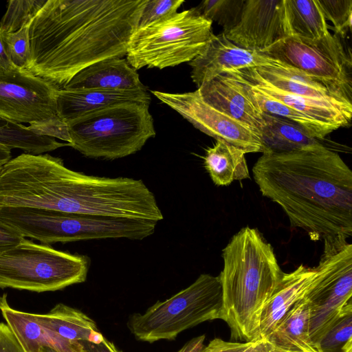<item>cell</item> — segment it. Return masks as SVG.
Listing matches in <instances>:
<instances>
[{
    "label": "cell",
    "instance_id": "4316f807",
    "mask_svg": "<svg viewBox=\"0 0 352 352\" xmlns=\"http://www.w3.org/2000/svg\"><path fill=\"white\" fill-rule=\"evenodd\" d=\"M318 349L320 352H352V302L343 309L322 337Z\"/></svg>",
    "mask_w": 352,
    "mask_h": 352
},
{
    "label": "cell",
    "instance_id": "e575fe53",
    "mask_svg": "<svg viewBox=\"0 0 352 352\" xmlns=\"http://www.w3.org/2000/svg\"><path fill=\"white\" fill-rule=\"evenodd\" d=\"M23 238L19 231L0 219V251L17 244Z\"/></svg>",
    "mask_w": 352,
    "mask_h": 352
},
{
    "label": "cell",
    "instance_id": "ffe728a7",
    "mask_svg": "<svg viewBox=\"0 0 352 352\" xmlns=\"http://www.w3.org/2000/svg\"><path fill=\"white\" fill-rule=\"evenodd\" d=\"M309 305L302 297L289 309L265 340L278 352L319 351L309 336Z\"/></svg>",
    "mask_w": 352,
    "mask_h": 352
},
{
    "label": "cell",
    "instance_id": "8992f818",
    "mask_svg": "<svg viewBox=\"0 0 352 352\" xmlns=\"http://www.w3.org/2000/svg\"><path fill=\"white\" fill-rule=\"evenodd\" d=\"M212 24L192 8L137 28L129 40L126 59L135 70L189 63L213 36Z\"/></svg>",
    "mask_w": 352,
    "mask_h": 352
},
{
    "label": "cell",
    "instance_id": "f35d334b",
    "mask_svg": "<svg viewBox=\"0 0 352 352\" xmlns=\"http://www.w3.org/2000/svg\"><path fill=\"white\" fill-rule=\"evenodd\" d=\"M12 158L11 148L0 144V173Z\"/></svg>",
    "mask_w": 352,
    "mask_h": 352
},
{
    "label": "cell",
    "instance_id": "d590c367",
    "mask_svg": "<svg viewBox=\"0 0 352 352\" xmlns=\"http://www.w3.org/2000/svg\"><path fill=\"white\" fill-rule=\"evenodd\" d=\"M83 346V352H122L105 337L99 343L80 342Z\"/></svg>",
    "mask_w": 352,
    "mask_h": 352
},
{
    "label": "cell",
    "instance_id": "3957f363",
    "mask_svg": "<svg viewBox=\"0 0 352 352\" xmlns=\"http://www.w3.org/2000/svg\"><path fill=\"white\" fill-rule=\"evenodd\" d=\"M222 258L221 320L228 325L232 339L256 341L263 309L284 272L272 245L250 226L233 235Z\"/></svg>",
    "mask_w": 352,
    "mask_h": 352
},
{
    "label": "cell",
    "instance_id": "4dcf8cb0",
    "mask_svg": "<svg viewBox=\"0 0 352 352\" xmlns=\"http://www.w3.org/2000/svg\"><path fill=\"white\" fill-rule=\"evenodd\" d=\"M29 26L30 24L15 32L2 34L8 56L19 69H25L30 58Z\"/></svg>",
    "mask_w": 352,
    "mask_h": 352
},
{
    "label": "cell",
    "instance_id": "7c38bea8",
    "mask_svg": "<svg viewBox=\"0 0 352 352\" xmlns=\"http://www.w3.org/2000/svg\"><path fill=\"white\" fill-rule=\"evenodd\" d=\"M57 90L26 69H0V116L30 125L58 118Z\"/></svg>",
    "mask_w": 352,
    "mask_h": 352
},
{
    "label": "cell",
    "instance_id": "8fae6325",
    "mask_svg": "<svg viewBox=\"0 0 352 352\" xmlns=\"http://www.w3.org/2000/svg\"><path fill=\"white\" fill-rule=\"evenodd\" d=\"M158 100L179 113L196 129L243 150L245 154L264 153L261 135L249 126L206 102L197 89L186 93L151 91Z\"/></svg>",
    "mask_w": 352,
    "mask_h": 352
},
{
    "label": "cell",
    "instance_id": "7a4b0ae2",
    "mask_svg": "<svg viewBox=\"0 0 352 352\" xmlns=\"http://www.w3.org/2000/svg\"><path fill=\"white\" fill-rule=\"evenodd\" d=\"M261 194L277 204L293 228L313 241L352 236V171L321 143L287 151H266L252 167Z\"/></svg>",
    "mask_w": 352,
    "mask_h": 352
},
{
    "label": "cell",
    "instance_id": "ab89813d",
    "mask_svg": "<svg viewBox=\"0 0 352 352\" xmlns=\"http://www.w3.org/2000/svg\"><path fill=\"white\" fill-rule=\"evenodd\" d=\"M40 352H58L54 349L48 346H43L41 347Z\"/></svg>",
    "mask_w": 352,
    "mask_h": 352
},
{
    "label": "cell",
    "instance_id": "5b68a950",
    "mask_svg": "<svg viewBox=\"0 0 352 352\" xmlns=\"http://www.w3.org/2000/svg\"><path fill=\"white\" fill-rule=\"evenodd\" d=\"M0 219L24 238L46 245L106 239L142 240L154 233L157 223L23 207L0 208Z\"/></svg>",
    "mask_w": 352,
    "mask_h": 352
},
{
    "label": "cell",
    "instance_id": "ba28073f",
    "mask_svg": "<svg viewBox=\"0 0 352 352\" xmlns=\"http://www.w3.org/2000/svg\"><path fill=\"white\" fill-rule=\"evenodd\" d=\"M85 256L58 250L23 238L0 251V288L54 292L86 280Z\"/></svg>",
    "mask_w": 352,
    "mask_h": 352
},
{
    "label": "cell",
    "instance_id": "f1b7e54d",
    "mask_svg": "<svg viewBox=\"0 0 352 352\" xmlns=\"http://www.w3.org/2000/svg\"><path fill=\"white\" fill-rule=\"evenodd\" d=\"M45 0H10L0 21L2 34L15 32L30 23Z\"/></svg>",
    "mask_w": 352,
    "mask_h": 352
},
{
    "label": "cell",
    "instance_id": "cb8c5ba5",
    "mask_svg": "<svg viewBox=\"0 0 352 352\" xmlns=\"http://www.w3.org/2000/svg\"><path fill=\"white\" fill-rule=\"evenodd\" d=\"M261 137L265 152H287L320 143L298 124L263 112Z\"/></svg>",
    "mask_w": 352,
    "mask_h": 352
},
{
    "label": "cell",
    "instance_id": "30bf717a",
    "mask_svg": "<svg viewBox=\"0 0 352 352\" xmlns=\"http://www.w3.org/2000/svg\"><path fill=\"white\" fill-rule=\"evenodd\" d=\"M261 53L305 72L351 102V62L338 35L315 42L288 36Z\"/></svg>",
    "mask_w": 352,
    "mask_h": 352
},
{
    "label": "cell",
    "instance_id": "44dd1931",
    "mask_svg": "<svg viewBox=\"0 0 352 352\" xmlns=\"http://www.w3.org/2000/svg\"><path fill=\"white\" fill-rule=\"evenodd\" d=\"M45 329L71 342L99 343L104 336L96 323L81 311L58 303L46 314H34Z\"/></svg>",
    "mask_w": 352,
    "mask_h": 352
},
{
    "label": "cell",
    "instance_id": "d4e9b609",
    "mask_svg": "<svg viewBox=\"0 0 352 352\" xmlns=\"http://www.w3.org/2000/svg\"><path fill=\"white\" fill-rule=\"evenodd\" d=\"M231 72L246 85L251 96L263 112L279 116L298 124L318 140H324L327 135L333 131V129L324 124L294 111L255 83L244 78L234 72Z\"/></svg>",
    "mask_w": 352,
    "mask_h": 352
},
{
    "label": "cell",
    "instance_id": "2e32d148",
    "mask_svg": "<svg viewBox=\"0 0 352 352\" xmlns=\"http://www.w3.org/2000/svg\"><path fill=\"white\" fill-rule=\"evenodd\" d=\"M127 102L150 104L147 90L58 89L56 111L66 124L87 113Z\"/></svg>",
    "mask_w": 352,
    "mask_h": 352
},
{
    "label": "cell",
    "instance_id": "d6986e66",
    "mask_svg": "<svg viewBox=\"0 0 352 352\" xmlns=\"http://www.w3.org/2000/svg\"><path fill=\"white\" fill-rule=\"evenodd\" d=\"M315 275L314 267L303 264L289 273L284 272L279 285L263 309L258 340L266 338L289 309L303 297Z\"/></svg>",
    "mask_w": 352,
    "mask_h": 352
},
{
    "label": "cell",
    "instance_id": "836d02e7",
    "mask_svg": "<svg viewBox=\"0 0 352 352\" xmlns=\"http://www.w3.org/2000/svg\"><path fill=\"white\" fill-rule=\"evenodd\" d=\"M0 352H24L10 329L0 322Z\"/></svg>",
    "mask_w": 352,
    "mask_h": 352
},
{
    "label": "cell",
    "instance_id": "f546056e",
    "mask_svg": "<svg viewBox=\"0 0 352 352\" xmlns=\"http://www.w3.org/2000/svg\"><path fill=\"white\" fill-rule=\"evenodd\" d=\"M326 21H330L336 34L345 36L351 28V0H316Z\"/></svg>",
    "mask_w": 352,
    "mask_h": 352
},
{
    "label": "cell",
    "instance_id": "ac0fdd59",
    "mask_svg": "<svg viewBox=\"0 0 352 352\" xmlns=\"http://www.w3.org/2000/svg\"><path fill=\"white\" fill-rule=\"evenodd\" d=\"M241 71L292 95L352 103L338 97L321 82L305 72L274 58L273 62L269 65L245 69Z\"/></svg>",
    "mask_w": 352,
    "mask_h": 352
},
{
    "label": "cell",
    "instance_id": "60d3db41",
    "mask_svg": "<svg viewBox=\"0 0 352 352\" xmlns=\"http://www.w3.org/2000/svg\"><path fill=\"white\" fill-rule=\"evenodd\" d=\"M315 352H320V351H315Z\"/></svg>",
    "mask_w": 352,
    "mask_h": 352
},
{
    "label": "cell",
    "instance_id": "4fadbf2b",
    "mask_svg": "<svg viewBox=\"0 0 352 352\" xmlns=\"http://www.w3.org/2000/svg\"><path fill=\"white\" fill-rule=\"evenodd\" d=\"M223 33L238 46L262 52L288 37L283 0H245L239 21Z\"/></svg>",
    "mask_w": 352,
    "mask_h": 352
},
{
    "label": "cell",
    "instance_id": "52a82bcc",
    "mask_svg": "<svg viewBox=\"0 0 352 352\" xmlns=\"http://www.w3.org/2000/svg\"><path fill=\"white\" fill-rule=\"evenodd\" d=\"M222 302L219 276L201 274L188 287L164 301H157L144 313L130 315L126 326L142 342L173 340L188 329L221 319Z\"/></svg>",
    "mask_w": 352,
    "mask_h": 352
},
{
    "label": "cell",
    "instance_id": "74e56055",
    "mask_svg": "<svg viewBox=\"0 0 352 352\" xmlns=\"http://www.w3.org/2000/svg\"><path fill=\"white\" fill-rule=\"evenodd\" d=\"M16 69H18V67L14 65L8 56L2 33L0 30V69L12 71Z\"/></svg>",
    "mask_w": 352,
    "mask_h": 352
},
{
    "label": "cell",
    "instance_id": "6da1fadb",
    "mask_svg": "<svg viewBox=\"0 0 352 352\" xmlns=\"http://www.w3.org/2000/svg\"><path fill=\"white\" fill-rule=\"evenodd\" d=\"M146 0H47L29 26L26 70L63 88L83 69L126 56Z\"/></svg>",
    "mask_w": 352,
    "mask_h": 352
},
{
    "label": "cell",
    "instance_id": "9c48e42d",
    "mask_svg": "<svg viewBox=\"0 0 352 352\" xmlns=\"http://www.w3.org/2000/svg\"><path fill=\"white\" fill-rule=\"evenodd\" d=\"M322 241L315 277L303 296L309 307V336L317 349L322 337L352 297V244L340 235Z\"/></svg>",
    "mask_w": 352,
    "mask_h": 352
},
{
    "label": "cell",
    "instance_id": "d6a6232c",
    "mask_svg": "<svg viewBox=\"0 0 352 352\" xmlns=\"http://www.w3.org/2000/svg\"><path fill=\"white\" fill-rule=\"evenodd\" d=\"M252 342L225 341L217 338L212 340L206 346L203 348L201 352H243Z\"/></svg>",
    "mask_w": 352,
    "mask_h": 352
},
{
    "label": "cell",
    "instance_id": "1f68e13d",
    "mask_svg": "<svg viewBox=\"0 0 352 352\" xmlns=\"http://www.w3.org/2000/svg\"><path fill=\"white\" fill-rule=\"evenodd\" d=\"M183 0H146L140 14L138 28L164 19L177 12Z\"/></svg>",
    "mask_w": 352,
    "mask_h": 352
},
{
    "label": "cell",
    "instance_id": "484cf974",
    "mask_svg": "<svg viewBox=\"0 0 352 352\" xmlns=\"http://www.w3.org/2000/svg\"><path fill=\"white\" fill-rule=\"evenodd\" d=\"M0 144L19 148L26 153L43 154L60 147L69 146L56 139L34 133L29 126L0 116Z\"/></svg>",
    "mask_w": 352,
    "mask_h": 352
},
{
    "label": "cell",
    "instance_id": "e0dca14e",
    "mask_svg": "<svg viewBox=\"0 0 352 352\" xmlns=\"http://www.w3.org/2000/svg\"><path fill=\"white\" fill-rule=\"evenodd\" d=\"M62 89L147 90L139 74L124 58H111L83 69Z\"/></svg>",
    "mask_w": 352,
    "mask_h": 352
},
{
    "label": "cell",
    "instance_id": "603a6c76",
    "mask_svg": "<svg viewBox=\"0 0 352 352\" xmlns=\"http://www.w3.org/2000/svg\"><path fill=\"white\" fill-rule=\"evenodd\" d=\"M241 148L221 140H216L206 151L204 167L216 186H228L234 180L250 179V172Z\"/></svg>",
    "mask_w": 352,
    "mask_h": 352
},
{
    "label": "cell",
    "instance_id": "277c9868",
    "mask_svg": "<svg viewBox=\"0 0 352 352\" xmlns=\"http://www.w3.org/2000/svg\"><path fill=\"white\" fill-rule=\"evenodd\" d=\"M149 104L127 102L87 113L67 124L69 146L90 158L135 153L155 136Z\"/></svg>",
    "mask_w": 352,
    "mask_h": 352
},
{
    "label": "cell",
    "instance_id": "83f0119b",
    "mask_svg": "<svg viewBox=\"0 0 352 352\" xmlns=\"http://www.w3.org/2000/svg\"><path fill=\"white\" fill-rule=\"evenodd\" d=\"M245 0H205L195 9L202 16L223 28L232 29L239 21Z\"/></svg>",
    "mask_w": 352,
    "mask_h": 352
},
{
    "label": "cell",
    "instance_id": "9a60e30c",
    "mask_svg": "<svg viewBox=\"0 0 352 352\" xmlns=\"http://www.w3.org/2000/svg\"><path fill=\"white\" fill-rule=\"evenodd\" d=\"M197 91L206 102L249 126L261 135L264 125L263 112L246 85L234 74H221L202 84Z\"/></svg>",
    "mask_w": 352,
    "mask_h": 352
},
{
    "label": "cell",
    "instance_id": "8d00e7d4",
    "mask_svg": "<svg viewBox=\"0 0 352 352\" xmlns=\"http://www.w3.org/2000/svg\"><path fill=\"white\" fill-rule=\"evenodd\" d=\"M205 335L199 336L188 341L177 352H201L204 347Z\"/></svg>",
    "mask_w": 352,
    "mask_h": 352
},
{
    "label": "cell",
    "instance_id": "5bb4252c",
    "mask_svg": "<svg viewBox=\"0 0 352 352\" xmlns=\"http://www.w3.org/2000/svg\"><path fill=\"white\" fill-rule=\"evenodd\" d=\"M273 58L245 50L230 41L222 32L211 38L204 50L189 62L191 78L197 87L231 72L266 66Z\"/></svg>",
    "mask_w": 352,
    "mask_h": 352
},
{
    "label": "cell",
    "instance_id": "7402d4cb",
    "mask_svg": "<svg viewBox=\"0 0 352 352\" xmlns=\"http://www.w3.org/2000/svg\"><path fill=\"white\" fill-rule=\"evenodd\" d=\"M283 2L288 36L315 42L331 34L316 0H283Z\"/></svg>",
    "mask_w": 352,
    "mask_h": 352
}]
</instances>
